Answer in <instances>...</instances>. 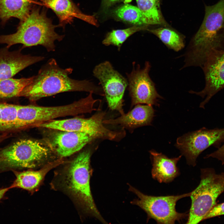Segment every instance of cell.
Segmentation results:
<instances>
[{"mask_svg": "<svg viewBox=\"0 0 224 224\" xmlns=\"http://www.w3.org/2000/svg\"><path fill=\"white\" fill-rule=\"evenodd\" d=\"M148 31L157 36L169 49L179 52L185 47L184 37L175 30L168 28L148 29Z\"/></svg>", "mask_w": 224, "mask_h": 224, "instance_id": "21", "label": "cell"}, {"mask_svg": "<svg viewBox=\"0 0 224 224\" xmlns=\"http://www.w3.org/2000/svg\"><path fill=\"white\" fill-rule=\"evenodd\" d=\"M1 115H0V133L1 132Z\"/></svg>", "mask_w": 224, "mask_h": 224, "instance_id": "32", "label": "cell"}, {"mask_svg": "<svg viewBox=\"0 0 224 224\" xmlns=\"http://www.w3.org/2000/svg\"><path fill=\"white\" fill-rule=\"evenodd\" d=\"M122 0H102L103 6L105 8H108L116 3Z\"/></svg>", "mask_w": 224, "mask_h": 224, "instance_id": "29", "label": "cell"}, {"mask_svg": "<svg viewBox=\"0 0 224 224\" xmlns=\"http://www.w3.org/2000/svg\"><path fill=\"white\" fill-rule=\"evenodd\" d=\"M129 185V190L138 197L131 202L143 209L147 215V222L150 219L159 224H174L188 217L186 212L181 213L176 210L178 201L184 197L190 196L192 192L177 195L156 196L148 195Z\"/></svg>", "mask_w": 224, "mask_h": 224, "instance_id": "8", "label": "cell"}, {"mask_svg": "<svg viewBox=\"0 0 224 224\" xmlns=\"http://www.w3.org/2000/svg\"><path fill=\"white\" fill-rule=\"evenodd\" d=\"M11 134L6 133H0V143L10 137Z\"/></svg>", "mask_w": 224, "mask_h": 224, "instance_id": "30", "label": "cell"}, {"mask_svg": "<svg viewBox=\"0 0 224 224\" xmlns=\"http://www.w3.org/2000/svg\"><path fill=\"white\" fill-rule=\"evenodd\" d=\"M224 215V202L216 204L205 217L204 220Z\"/></svg>", "mask_w": 224, "mask_h": 224, "instance_id": "27", "label": "cell"}, {"mask_svg": "<svg viewBox=\"0 0 224 224\" xmlns=\"http://www.w3.org/2000/svg\"><path fill=\"white\" fill-rule=\"evenodd\" d=\"M105 115V112H100L88 118L76 117L52 120L39 124L37 127L58 131L84 133L96 139L119 140L124 135V132L112 131L105 127L103 122Z\"/></svg>", "mask_w": 224, "mask_h": 224, "instance_id": "9", "label": "cell"}, {"mask_svg": "<svg viewBox=\"0 0 224 224\" xmlns=\"http://www.w3.org/2000/svg\"><path fill=\"white\" fill-rule=\"evenodd\" d=\"M33 79V76L18 79L12 77L0 81V99L19 97L21 92Z\"/></svg>", "mask_w": 224, "mask_h": 224, "instance_id": "23", "label": "cell"}, {"mask_svg": "<svg viewBox=\"0 0 224 224\" xmlns=\"http://www.w3.org/2000/svg\"><path fill=\"white\" fill-rule=\"evenodd\" d=\"M34 0H0V18L6 21L12 17L22 21L32 8Z\"/></svg>", "mask_w": 224, "mask_h": 224, "instance_id": "20", "label": "cell"}, {"mask_svg": "<svg viewBox=\"0 0 224 224\" xmlns=\"http://www.w3.org/2000/svg\"><path fill=\"white\" fill-rule=\"evenodd\" d=\"M6 46L0 49V81L12 78L25 68L42 60L44 57L24 54L21 49L11 51Z\"/></svg>", "mask_w": 224, "mask_h": 224, "instance_id": "14", "label": "cell"}, {"mask_svg": "<svg viewBox=\"0 0 224 224\" xmlns=\"http://www.w3.org/2000/svg\"><path fill=\"white\" fill-rule=\"evenodd\" d=\"M149 25H134L124 29L113 30L107 33L102 41L104 45L116 47L119 51L123 43L134 33L141 30H147Z\"/></svg>", "mask_w": 224, "mask_h": 224, "instance_id": "24", "label": "cell"}, {"mask_svg": "<svg viewBox=\"0 0 224 224\" xmlns=\"http://www.w3.org/2000/svg\"><path fill=\"white\" fill-rule=\"evenodd\" d=\"M52 138L51 144L60 156H70L96 139L88 134L80 132L59 131Z\"/></svg>", "mask_w": 224, "mask_h": 224, "instance_id": "15", "label": "cell"}, {"mask_svg": "<svg viewBox=\"0 0 224 224\" xmlns=\"http://www.w3.org/2000/svg\"><path fill=\"white\" fill-rule=\"evenodd\" d=\"M138 7L147 19L150 25H166L160 9V0H135Z\"/></svg>", "mask_w": 224, "mask_h": 224, "instance_id": "26", "label": "cell"}, {"mask_svg": "<svg viewBox=\"0 0 224 224\" xmlns=\"http://www.w3.org/2000/svg\"><path fill=\"white\" fill-rule=\"evenodd\" d=\"M201 180L190 196L191 204L187 224H197L204 218L216 204L218 197L224 192V172L216 173L212 168L201 170Z\"/></svg>", "mask_w": 224, "mask_h": 224, "instance_id": "6", "label": "cell"}, {"mask_svg": "<svg viewBox=\"0 0 224 224\" xmlns=\"http://www.w3.org/2000/svg\"><path fill=\"white\" fill-rule=\"evenodd\" d=\"M71 68H60L55 59L52 58L40 69L37 74L33 76L31 82L23 89L20 97L31 101L44 97L68 91L92 92L104 96L101 86H97L89 80H78L70 78Z\"/></svg>", "mask_w": 224, "mask_h": 224, "instance_id": "1", "label": "cell"}, {"mask_svg": "<svg viewBox=\"0 0 224 224\" xmlns=\"http://www.w3.org/2000/svg\"><path fill=\"white\" fill-rule=\"evenodd\" d=\"M118 19L134 25H149V21L138 7L126 4L116 8L113 12Z\"/></svg>", "mask_w": 224, "mask_h": 224, "instance_id": "22", "label": "cell"}, {"mask_svg": "<svg viewBox=\"0 0 224 224\" xmlns=\"http://www.w3.org/2000/svg\"><path fill=\"white\" fill-rule=\"evenodd\" d=\"M61 162L57 161L49 163L40 170L36 171L28 170L22 172L13 171L16 178L10 187L11 189L17 188L32 191L38 186L48 172L60 164Z\"/></svg>", "mask_w": 224, "mask_h": 224, "instance_id": "19", "label": "cell"}, {"mask_svg": "<svg viewBox=\"0 0 224 224\" xmlns=\"http://www.w3.org/2000/svg\"><path fill=\"white\" fill-rule=\"evenodd\" d=\"M216 151L207 155L204 158L211 157L220 161L222 165L224 164V144L219 147Z\"/></svg>", "mask_w": 224, "mask_h": 224, "instance_id": "28", "label": "cell"}, {"mask_svg": "<svg viewBox=\"0 0 224 224\" xmlns=\"http://www.w3.org/2000/svg\"><path fill=\"white\" fill-rule=\"evenodd\" d=\"M51 9L59 18L60 24L70 23L76 17L95 26L98 25L94 16L85 14L78 9L72 0H40Z\"/></svg>", "mask_w": 224, "mask_h": 224, "instance_id": "17", "label": "cell"}, {"mask_svg": "<svg viewBox=\"0 0 224 224\" xmlns=\"http://www.w3.org/2000/svg\"><path fill=\"white\" fill-rule=\"evenodd\" d=\"M93 92H89L86 97L71 104L63 106L45 107L32 105H18L17 131L63 116L91 113L97 110L94 107L99 100L95 99Z\"/></svg>", "mask_w": 224, "mask_h": 224, "instance_id": "5", "label": "cell"}, {"mask_svg": "<svg viewBox=\"0 0 224 224\" xmlns=\"http://www.w3.org/2000/svg\"><path fill=\"white\" fill-rule=\"evenodd\" d=\"M93 73L99 81L109 108L117 111L121 115L124 114L123 97L128 86L127 79L115 70L107 61L96 65Z\"/></svg>", "mask_w": 224, "mask_h": 224, "instance_id": "11", "label": "cell"}, {"mask_svg": "<svg viewBox=\"0 0 224 224\" xmlns=\"http://www.w3.org/2000/svg\"><path fill=\"white\" fill-rule=\"evenodd\" d=\"M18 105L0 102L1 133H11L17 131V124Z\"/></svg>", "mask_w": 224, "mask_h": 224, "instance_id": "25", "label": "cell"}, {"mask_svg": "<svg viewBox=\"0 0 224 224\" xmlns=\"http://www.w3.org/2000/svg\"><path fill=\"white\" fill-rule=\"evenodd\" d=\"M205 8L202 23L181 56L184 63L181 69L201 68L212 50H224V0Z\"/></svg>", "mask_w": 224, "mask_h": 224, "instance_id": "2", "label": "cell"}, {"mask_svg": "<svg viewBox=\"0 0 224 224\" xmlns=\"http://www.w3.org/2000/svg\"><path fill=\"white\" fill-rule=\"evenodd\" d=\"M224 141V128L209 129L203 127L179 137L175 146L185 157L187 164L194 166L203 151L211 146L218 148Z\"/></svg>", "mask_w": 224, "mask_h": 224, "instance_id": "10", "label": "cell"}, {"mask_svg": "<svg viewBox=\"0 0 224 224\" xmlns=\"http://www.w3.org/2000/svg\"><path fill=\"white\" fill-rule=\"evenodd\" d=\"M149 152L152 162L151 173L153 179L160 183H168L179 175L177 164L182 155L177 157L170 158L154 150L150 151Z\"/></svg>", "mask_w": 224, "mask_h": 224, "instance_id": "18", "label": "cell"}, {"mask_svg": "<svg viewBox=\"0 0 224 224\" xmlns=\"http://www.w3.org/2000/svg\"><path fill=\"white\" fill-rule=\"evenodd\" d=\"M91 150H86L79 153L72 161L65 171L64 184L85 213L105 223L96 208L91 192Z\"/></svg>", "mask_w": 224, "mask_h": 224, "instance_id": "4", "label": "cell"}, {"mask_svg": "<svg viewBox=\"0 0 224 224\" xmlns=\"http://www.w3.org/2000/svg\"><path fill=\"white\" fill-rule=\"evenodd\" d=\"M57 26L47 17L45 10L34 6L27 16L21 21L15 33L0 35V44H5L8 48L21 44L22 49L41 45L48 51H53L55 48L54 42L60 41L64 38V35L55 31Z\"/></svg>", "mask_w": 224, "mask_h": 224, "instance_id": "3", "label": "cell"}, {"mask_svg": "<svg viewBox=\"0 0 224 224\" xmlns=\"http://www.w3.org/2000/svg\"><path fill=\"white\" fill-rule=\"evenodd\" d=\"M205 79V86L199 91L190 90L189 92L203 98L206 97L200 105H205L218 92L224 88V50L213 49L201 67Z\"/></svg>", "mask_w": 224, "mask_h": 224, "instance_id": "13", "label": "cell"}, {"mask_svg": "<svg viewBox=\"0 0 224 224\" xmlns=\"http://www.w3.org/2000/svg\"><path fill=\"white\" fill-rule=\"evenodd\" d=\"M49 154V149L37 141H17L0 149V173L35 168L42 164Z\"/></svg>", "mask_w": 224, "mask_h": 224, "instance_id": "7", "label": "cell"}, {"mask_svg": "<svg viewBox=\"0 0 224 224\" xmlns=\"http://www.w3.org/2000/svg\"><path fill=\"white\" fill-rule=\"evenodd\" d=\"M11 189L10 187L0 189V200L3 197L5 193Z\"/></svg>", "mask_w": 224, "mask_h": 224, "instance_id": "31", "label": "cell"}, {"mask_svg": "<svg viewBox=\"0 0 224 224\" xmlns=\"http://www.w3.org/2000/svg\"><path fill=\"white\" fill-rule=\"evenodd\" d=\"M151 68L149 61L145 62L142 68L133 62L131 72L126 73L132 106L142 104L158 106L159 100L163 99L158 93L155 84L150 76Z\"/></svg>", "mask_w": 224, "mask_h": 224, "instance_id": "12", "label": "cell"}, {"mask_svg": "<svg viewBox=\"0 0 224 224\" xmlns=\"http://www.w3.org/2000/svg\"><path fill=\"white\" fill-rule=\"evenodd\" d=\"M154 116V110L152 105H136L130 111L115 119L104 120V124L119 125L129 129L151 125Z\"/></svg>", "mask_w": 224, "mask_h": 224, "instance_id": "16", "label": "cell"}]
</instances>
